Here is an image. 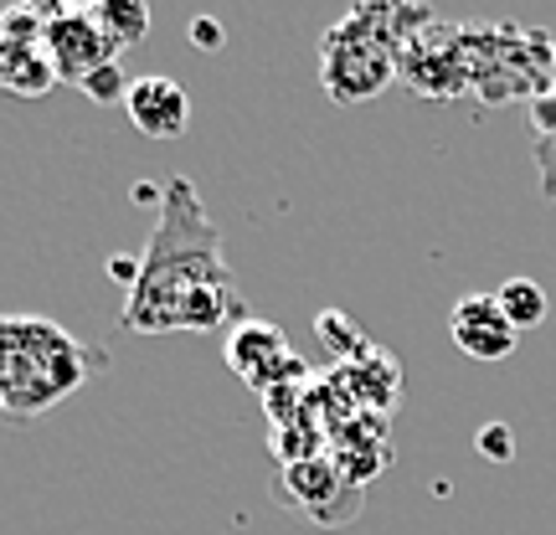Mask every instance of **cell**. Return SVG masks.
Listing matches in <instances>:
<instances>
[{
    "label": "cell",
    "mask_w": 556,
    "mask_h": 535,
    "mask_svg": "<svg viewBox=\"0 0 556 535\" xmlns=\"http://www.w3.org/2000/svg\"><path fill=\"white\" fill-rule=\"evenodd\" d=\"M248 319L232 263L222 253L217 221L186 176L165 180L155 201V232L139 247V278L129 283L119 324L129 335H206Z\"/></svg>",
    "instance_id": "6da1fadb"
},
{
    "label": "cell",
    "mask_w": 556,
    "mask_h": 535,
    "mask_svg": "<svg viewBox=\"0 0 556 535\" xmlns=\"http://www.w3.org/2000/svg\"><path fill=\"white\" fill-rule=\"evenodd\" d=\"M109 371V351L67 335L47 315H0V417L52 412L62 397Z\"/></svg>",
    "instance_id": "7a4b0ae2"
},
{
    "label": "cell",
    "mask_w": 556,
    "mask_h": 535,
    "mask_svg": "<svg viewBox=\"0 0 556 535\" xmlns=\"http://www.w3.org/2000/svg\"><path fill=\"white\" fill-rule=\"evenodd\" d=\"M438 11L428 5H356L351 16H340L325 41H319V82L336 103H366L387 93L397 82L402 47L413 41V31H422Z\"/></svg>",
    "instance_id": "3957f363"
},
{
    "label": "cell",
    "mask_w": 556,
    "mask_h": 535,
    "mask_svg": "<svg viewBox=\"0 0 556 535\" xmlns=\"http://www.w3.org/2000/svg\"><path fill=\"white\" fill-rule=\"evenodd\" d=\"M556 78V31L516 21H469V93L484 109L531 103Z\"/></svg>",
    "instance_id": "277c9868"
},
{
    "label": "cell",
    "mask_w": 556,
    "mask_h": 535,
    "mask_svg": "<svg viewBox=\"0 0 556 535\" xmlns=\"http://www.w3.org/2000/svg\"><path fill=\"white\" fill-rule=\"evenodd\" d=\"M397 82L417 99H458L469 93V21L433 16L402 47Z\"/></svg>",
    "instance_id": "5b68a950"
},
{
    "label": "cell",
    "mask_w": 556,
    "mask_h": 535,
    "mask_svg": "<svg viewBox=\"0 0 556 535\" xmlns=\"http://www.w3.org/2000/svg\"><path fill=\"white\" fill-rule=\"evenodd\" d=\"M278 505H289L299 510L304 520H315L325 531H340V525H351L361 515V484L345 469H340L330 454L319 458H304V463H283V474H278Z\"/></svg>",
    "instance_id": "8992f818"
},
{
    "label": "cell",
    "mask_w": 556,
    "mask_h": 535,
    "mask_svg": "<svg viewBox=\"0 0 556 535\" xmlns=\"http://www.w3.org/2000/svg\"><path fill=\"white\" fill-rule=\"evenodd\" d=\"M47 5H11L0 11V93L41 99L58 88V67L47 58Z\"/></svg>",
    "instance_id": "52a82bcc"
},
{
    "label": "cell",
    "mask_w": 556,
    "mask_h": 535,
    "mask_svg": "<svg viewBox=\"0 0 556 535\" xmlns=\"http://www.w3.org/2000/svg\"><path fill=\"white\" fill-rule=\"evenodd\" d=\"M227 366H232V377L248 386V392H278V386H294V381H315L309 377V366L289 351V340L278 324L268 319H238L232 330H227Z\"/></svg>",
    "instance_id": "ba28073f"
},
{
    "label": "cell",
    "mask_w": 556,
    "mask_h": 535,
    "mask_svg": "<svg viewBox=\"0 0 556 535\" xmlns=\"http://www.w3.org/2000/svg\"><path fill=\"white\" fill-rule=\"evenodd\" d=\"M41 41H47V58L58 67V82H73V88H83L93 73H103V67H114L124 58L93 21V5H47Z\"/></svg>",
    "instance_id": "9c48e42d"
},
{
    "label": "cell",
    "mask_w": 556,
    "mask_h": 535,
    "mask_svg": "<svg viewBox=\"0 0 556 535\" xmlns=\"http://www.w3.org/2000/svg\"><path fill=\"white\" fill-rule=\"evenodd\" d=\"M448 335H454V345L469 360H490V366H495V360L516 356L520 330L500 315L495 294H469V298H458L454 304V315H448Z\"/></svg>",
    "instance_id": "30bf717a"
},
{
    "label": "cell",
    "mask_w": 556,
    "mask_h": 535,
    "mask_svg": "<svg viewBox=\"0 0 556 535\" xmlns=\"http://www.w3.org/2000/svg\"><path fill=\"white\" fill-rule=\"evenodd\" d=\"M124 109H129V124L150 139H176L191 124V99L176 78H135Z\"/></svg>",
    "instance_id": "8fae6325"
},
{
    "label": "cell",
    "mask_w": 556,
    "mask_h": 535,
    "mask_svg": "<svg viewBox=\"0 0 556 535\" xmlns=\"http://www.w3.org/2000/svg\"><path fill=\"white\" fill-rule=\"evenodd\" d=\"M330 381H336L340 392H345V402L351 407H361V412H381L387 417V407L402 397V371L397 360L387 356V351H361L356 360H345V366H336L330 371Z\"/></svg>",
    "instance_id": "7c38bea8"
},
{
    "label": "cell",
    "mask_w": 556,
    "mask_h": 535,
    "mask_svg": "<svg viewBox=\"0 0 556 535\" xmlns=\"http://www.w3.org/2000/svg\"><path fill=\"white\" fill-rule=\"evenodd\" d=\"M531 109V155H536V176H541V196L556 201V78L541 99L526 103Z\"/></svg>",
    "instance_id": "4fadbf2b"
},
{
    "label": "cell",
    "mask_w": 556,
    "mask_h": 535,
    "mask_svg": "<svg viewBox=\"0 0 556 535\" xmlns=\"http://www.w3.org/2000/svg\"><path fill=\"white\" fill-rule=\"evenodd\" d=\"M93 21L103 26V37L114 41L119 52L139 47V41L150 37V11L139 5V0H99L93 5Z\"/></svg>",
    "instance_id": "5bb4252c"
},
{
    "label": "cell",
    "mask_w": 556,
    "mask_h": 535,
    "mask_svg": "<svg viewBox=\"0 0 556 535\" xmlns=\"http://www.w3.org/2000/svg\"><path fill=\"white\" fill-rule=\"evenodd\" d=\"M495 304L516 330H536L541 319H546V289H541L536 278H505L495 289Z\"/></svg>",
    "instance_id": "9a60e30c"
},
{
    "label": "cell",
    "mask_w": 556,
    "mask_h": 535,
    "mask_svg": "<svg viewBox=\"0 0 556 535\" xmlns=\"http://www.w3.org/2000/svg\"><path fill=\"white\" fill-rule=\"evenodd\" d=\"M319 340H325V351L336 356V366L356 360L361 351H371V340L361 335V324H351L340 309H325V315H319Z\"/></svg>",
    "instance_id": "2e32d148"
},
{
    "label": "cell",
    "mask_w": 556,
    "mask_h": 535,
    "mask_svg": "<svg viewBox=\"0 0 556 535\" xmlns=\"http://www.w3.org/2000/svg\"><path fill=\"white\" fill-rule=\"evenodd\" d=\"M129 82H135V78H124V67L114 62V67H103V73H93V78L83 82V99H93V103H119V99H129Z\"/></svg>",
    "instance_id": "e0dca14e"
},
{
    "label": "cell",
    "mask_w": 556,
    "mask_h": 535,
    "mask_svg": "<svg viewBox=\"0 0 556 535\" xmlns=\"http://www.w3.org/2000/svg\"><path fill=\"white\" fill-rule=\"evenodd\" d=\"M479 454L490 458V463H505V458L516 454V437H510V428L505 422H490V428H479Z\"/></svg>",
    "instance_id": "ac0fdd59"
},
{
    "label": "cell",
    "mask_w": 556,
    "mask_h": 535,
    "mask_svg": "<svg viewBox=\"0 0 556 535\" xmlns=\"http://www.w3.org/2000/svg\"><path fill=\"white\" fill-rule=\"evenodd\" d=\"M191 37H197L201 52H217V47H222V26H217V21L201 16V21H191Z\"/></svg>",
    "instance_id": "d6986e66"
}]
</instances>
